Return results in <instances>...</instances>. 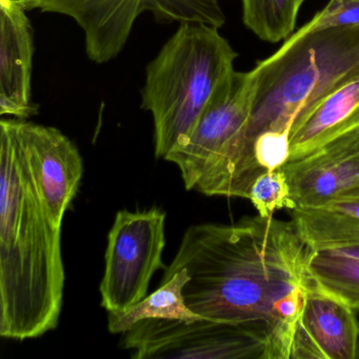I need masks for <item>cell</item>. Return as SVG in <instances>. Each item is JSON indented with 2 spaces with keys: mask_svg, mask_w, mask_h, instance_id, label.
Segmentation results:
<instances>
[{
  "mask_svg": "<svg viewBox=\"0 0 359 359\" xmlns=\"http://www.w3.org/2000/svg\"><path fill=\"white\" fill-rule=\"evenodd\" d=\"M310 252L293 220L258 215L232 224H194L161 283L186 269L184 296L193 312L245 327L266 344V359H290Z\"/></svg>",
  "mask_w": 359,
  "mask_h": 359,
  "instance_id": "6da1fadb",
  "label": "cell"
},
{
  "mask_svg": "<svg viewBox=\"0 0 359 359\" xmlns=\"http://www.w3.org/2000/svg\"><path fill=\"white\" fill-rule=\"evenodd\" d=\"M255 94L241 137L196 184L208 196H249L262 172L252 154L260 134L291 136L294 128L334 90L359 75V26L299 30L252 70Z\"/></svg>",
  "mask_w": 359,
  "mask_h": 359,
  "instance_id": "7a4b0ae2",
  "label": "cell"
},
{
  "mask_svg": "<svg viewBox=\"0 0 359 359\" xmlns=\"http://www.w3.org/2000/svg\"><path fill=\"white\" fill-rule=\"evenodd\" d=\"M62 228L50 219L25 163L16 118L0 121V336L39 338L60 323Z\"/></svg>",
  "mask_w": 359,
  "mask_h": 359,
  "instance_id": "3957f363",
  "label": "cell"
},
{
  "mask_svg": "<svg viewBox=\"0 0 359 359\" xmlns=\"http://www.w3.org/2000/svg\"><path fill=\"white\" fill-rule=\"evenodd\" d=\"M218 30L180 25L147 67L140 107L154 121L157 158L187 142L218 86L234 71L238 54Z\"/></svg>",
  "mask_w": 359,
  "mask_h": 359,
  "instance_id": "277c9868",
  "label": "cell"
},
{
  "mask_svg": "<svg viewBox=\"0 0 359 359\" xmlns=\"http://www.w3.org/2000/svg\"><path fill=\"white\" fill-rule=\"evenodd\" d=\"M165 212L157 207L117 212L108 234L100 285L107 312H125L144 299L155 272L165 269Z\"/></svg>",
  "mask_w": 359,
  "mask_h": 359,
  "instance_id": "5b68a950",
  "label": "cell"
},
{
  "mask_svg": "<svg viewBox=\"0 0 359 359\" xmlns=\"http://www.w3.org/2000/svg\"><path fill=\"white\" fill-rule=\"evenodd\" d=\"M121 335L135 359H266V344L251 332L209 318L144 319Z\"/></svg>",
  "mask_w": 359,
  "mask_h": 359,
  "instance_id": "8992f818",
  "label": "cell"
},
{
  "mask_svg": "<svg viewBox=\"0 0 359 359\" xmlns=\"http://www.w3.org/2000/svg\"><path fill=\"white\" fill-rule=\"evenodd\" d=\"M255 94L253 72L233 71L214 92L192 133L165 161L177 165L188 191L241 137L251 116Z\"/></svg>",
  "mask_w": 359,
  "mask_h": 359,
  "instance_id": "52a82bcc",
  "label": "cell"
},
{
  "mask_svg": "<svg viewBox=\"0 0 359 359\" xmlns=\"http://www.w3.org/2000/svg\"><path fill=\"white\" fill-rule=\"evenodd\" d=\"M16 133L41 203L50 219L62 228L83 180V157L56 128L16 118Z\"/></svg>",
  "mask_w": 359,
  "mask_h": 359,
  "instance_id": "ba28073f",
  "label": "cell"
},
{
  "mask_svg": "<svg viewBox=\"0 0 359 359\" xmlns=\"http://www.w3.org/2000/svg\"><path fill=\"white\" fill-rule=\"evenodd\" d=\"M281 169L297 208L318 207L359 190V128Z\"/></svg>",
  "mask_w": 359,
  "mask_h": 359,
  "instance_id": "9c48e42d",
  "label": "cell"
},
{
  "mask_svg": "<svg viewBox=\"0 0 359 359\" xmlns=\"http://www.w3.org/2000/svg\"><path fill=\"white\" fill-rule=\"evenodd\" d=\"M358 341L354 310L309 280L290 359H356Z\"/></svg>",
  "mask_w": 359,
  "mask_h": 359,
  "instance_id": "30bf717a",
  "label": "cell"
},
{
  "mask_svg": "<svg viewBox=\"0 0 359 359\" xmlns=\"http://www.w3.org/2000/svg\"><path fill=\"white\" fill-rule=\"evenodd\" d=\"M26 11L69 16L85 33L91 62H111L123 51L134 22L144 13L142 0H20Z\"/></svg>",
  "mask_w": 359,
  "mask_h": 359,
  "instance_id": "8fae6325",
  "label": "cell"
},
{
  "mask_svg": "<svg viewBox=\"0 0 359 359\" xmlns=\"http://www.w3.org/2000/svg\"><path fill=\"white\" fill-rule=\"evenodd\" d=\"M0 114L28 119L39 113L32 102L34 31L20 0H0Z\"/></svg>",
  "mask_w": 359,
  "mask_h": 359,
  "instance_id": "7c38bea8",
  "label": "cell"
},
{
  "mask_svg": "<svg viewBox=\"0 0 359 359\" xmlns=\"http://www.w3.org/2000/svg\"><path fill=\"white\" fill-rule=\"evenodd\" d=\"M358 128L359 75L325 96L294 128L289 161L302 158Z\"/></svg>",
  "mask_w": 359,
  "mask_h": 359,
  "instance_id": "4fadbf2b",
  "label": "cell"
},
{
  "mask_svg": "<svg viewBox=\"0 0 359 359\" xmlns=\"http://www.w3.org/2000/svg\"><path fill=\"white\" fill-rule=\"evenodd\" d=\"M293 222L311 249L342 245L359 237V190L318 207L292 210Z\"/></svg>",
  "mask_w": 359,
  "mask_h": 359,
  "instance_id": "5bb4252c",
  "label": "cell"
},
{
  "mask_svg": "<svg viewBox=\"0 0 359 359\" xmlns=\"http://www.w3.org/2000/svg\"><path fill=\"white\" fill-rule=\"evenodd\" d=\"M190 280L186 269L177 271L165 283L125 312L108 313V330L112 334H123L144 319L196 320L203 318L193 312L184 296V287Z\"/></svg>",
  "mask_w": 359,
  "mask_h": 359,
  "instance_id": "9a60e30c",
  "label": "cell"
},
{
  "mask_svg": "<svg viewBox=\"0 0 359 359\" xmlns=\"http://www.w3.org/2000/svg\"><path fill=\"white\" fill-rule=\"evenodd\" d=\"M306 273L315 287L359 311V258L331 248L311 249Z\"/></svg>",
  "mask_w": 359,
  "mask_h": 359,
  "instance_id": "2e32d148",
  "label": "cell"
},
{
  "mask_svg": "<svg viewBox=\"0 0 359 359\" xmlns=\"http://www.w3.org/2000/svg\"><path fill=\"white\" fill-rule=\"evenodd\" d=\"M304 0H241L245 26L258 39L277 43L293 34Z\"/></svg>",
  "mask_w": 359,
  "mask_h": 359,
  "instance_id": "e0dca14e",
  "label": "cell"
},
{
  "mask_svg": "<svg viewBox=\"0 0 359 359\" xmlns=\"http://www.w3.org/2000/svg\"><path fill=\"white\" fill-rule=\"evenodd\" d=\"M142 9L163 24H199L220 29L226 22L219 0H142Z\"/></svg>",
  "mask_w": 359,
  "mask_h": 359,
  "instance_id": "ac0fdd59",
  "label": "cell"
},
{
  "mask_svg": "<svg viewBox=\"0 0 359 359\" xmlns=\"http://www.w3.org/2000/svg\"><path fill=\"white\" fill-rule=\"evenodd\" d=\"M248 199L251 201L258 215L272 217L278 210L296 209L295 201L292 198L291 188L283 169L266 171L256 178L250 189Z\"/></svg>",
  "mask_w": 359,
  "mask_h": 359,
  "instance_id": "d6986e66",
  "label": "cell"
},
{
  "mask_svg": "<svg viewBox=\"0 0 359 359\" xmlns=\"http://www.w3.org/2000/svg\"><path fill=\"white\" fill-rule=\"evenodd\" d=\"M252 154L262 173L280 169L290 159V135L272 132L260 134L254 140Z\"/></svg>",
  "mask_w": 359,
  "mask_h": 359,
  "instance_id": "ffe728a7",
  "label": "cell"
},
{
  "mask_svg": "<svg viewBox=\"0 0 359 359\" xmlns=\"http://www.w3.org/2000/svg\"><path fill=\"white\" fill-rule=\"evenodd\" d=\"M355 26H359V0H329L327 5L300 29L311 32Z\"/></svg>",
  "mask_w": 359,
  "mask_h": 359,
  "instance_id": "44dd1931",
  "label": "cell"
}]
</instances>
